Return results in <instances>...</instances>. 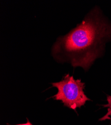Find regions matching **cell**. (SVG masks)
<instances>
[{
  "instance_id": "obj_2",
  "label": "cell",
  "mask_w": 111,
  "mask_h": 125,
  "mask_svg": "<svg viewBox=\"0 0 111 125\" xmlns=\"http://www.w3.org/2000/svg\"><path fill=\"white\" fill-rule=\"evenodd\" d=\"M58 92L53 98L61 101L64 106L76 111L77 108L84 106L87 101H90L85 94V83L80 79L75 80L73 76L66 74L59 82L52 83Z\"/></svg>"
},
{
  "instance_id": "obj_3",
  "label": "cell",
  "mask_w": 111,
  "mask_h": 125,
  "mask_svg": "<svg viewBox=\"0 0 111 125\" xmlns=\"http://www.w3.org/2000/svg\"><path fill=\"white\" fill-rule=\"evenodd\" d=\"M107 99L108 101V104H106V105H103V106L104 107L108 108V112L104 117L99 119V121H100L109 120H111V96H107Z\"/></svg>"
},
{
  "instance_id": "obj_4",
  "label": "cell",
  "mask_w": 111,
  "mask_h": 125,
  "mask_svg": "<svg viewBox=\"0 0 111 125\" xmlns=\"http://www.w3.org/2000/svg\"><path fill=\"white\" fill-rule=\"evenodd\" d=\"M27 122L25 124H17V125H33L31 122H29L28 119L27 118Z\"/></svg>"
},
{
  "instance_id": "obj_1",
  "label": "cell",
  "mask_w": 111,
  "mask_h": 125,
  "mask_svg": "<svg viewBox=\"0 0 111 125\" xmlns=\"http://www.w3.org/2000/svg\"><path fill=\"white\" fill-rule=\"evenodd\" d=\"M111 39V24L95 9L75 28L57 39L52 54L59 62L87 71L102 55L105 43Z\"/></svg>"
}]
</instances>
